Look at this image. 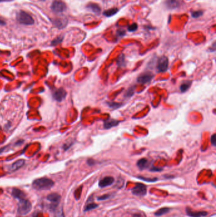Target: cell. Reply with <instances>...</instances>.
<instances>
[{
  "mask_svg": "<svg viewBox=\"0 0 216 217\" xmlns=\"http://www.w3.org/2000/svg\"><path fill=\"white\" fill-rule=\"evenodd\" d=\"M25 164V160L24 159H19V160H17V161H15V163H14L12 164V166L10 167V171H17L18 170L19 168H22L24 165Z\"/></svg>",
  "mask_w": 216,
  "mask_h": 217,
  "instance_id": "2e32d148",
  "label": "cell"
},
{
  "mask_svg": "<svg viewBox=\"0 0 216 217\" xmlns=\"http://www.w3.org/2000/svg\"><path fill=\"white\" fill-rule=\"evenodd\" d=\"M168 66H169V60L167 57L162 56L158 60L157 69L159 72H166L168 68Z\"/></svg>",
  "mask_w": 216,
  "mask_h": 217,
  "instance_id": "52a82bcc",
  "label": "cell"
},
{
  "mask_svg": "<svg viewBox=\"0 0 216 217\" xmlns=\"http://www.w3.org/2000/svg\"><path fill=\"white\" fill-rule=\"evenodd\" d=\"M119 121L116 120V119H107L104 121V128H105L106 130H108L110 129L113 127H115L119 125Z\"/></svg>",
  "mask_w": 216,
  "mask_h": 217,
  "instance_id": "5bb4252c",
  "label": "cell"
},
{
  "mask_svg": "<svg viewBox=\"0 0 216 217\" xmlns=\"http://www.w3.org/2000/svg\"><path fill=\"white\" fill-rule=\"evenodd\" d=\"M119 12V9L117 8H114L108 9L104 12V15L107 17H110L115 15Z\"/></svg>",
  "mask_w": 216,
  "mask_h": 217,
  "instance_id": "d6986e66",
  "label": "cell"
},
{
  "mask_svg": "<svg viewBox=\"0 0 216 217\" xmlns=\"http://www.w3.org/2000/svg\"><path fill=\"white\" fill-rule=\"evenodd\" d=\"M6 24V22L4 21L3 20L1 19L0 18V25H2V26H5Z\"/></svg>",
  "mask_w": 216,
  "mask_h": 217,
  "instance_id": "d590c367",
  "label": "cell"
},
{
  "mask_svg": "<svg viewBox=\"0 0 216 217\" xmlns=\"http://www.w3.org/2000/svg\"><path fill=\"white\" fill-rule=\"evenodd\" d=\"M12 194L15 199L18 200L24 199L26 198V194L22 191L17 188H14L12 189Z\"/></svg>",
  "mask_w": 216,
  "mask_h": 217,
  "instance_id": "9a60e30c",
  "label": "cell"
},
{
  "mask_svg": "<svg viewBox=\"0 0 216 217\" xmlns=\"http://www.w3.org/2000/svg\"><path fill=\"white\" fill-rule=\"evenodd\" d=\"M138 29V25L135 23H134L132 24V25L129 26L128 27V30L130 32H134V31H135V30H136Z\"/></svg>",
  "mask_w": 216,
  "mask_h": 217,
  "instance_id": "f546056e",
  "label": "cell"
},
{
  "mask_svg": "<svg viewBox=\"0 0 216 217\" xmlns=\"http://www.w3.org/2000/svg\"><path fill=\"white\" fill-rule=\"evenodd\" d=\"M17 20L20 24L30 26L34 24V20L33 17L23 10H20L16 15Z\"/></svg>",
  "mask_w": 216,
  "mask_h": 217,
  "instance_id": "7a4b0ae2",
  "label": "cell"
},
{
  "mask_svg": "<svg viewBox=\"0 0 216 217\" xmlns=\"http://www.w3.org/2000/svg\"><path fill=\"white\" fill-rule=\"evenodd\" d=\"M86 8L90 10V11L92 12L94 14H95L96 15H100V12H101V8L100 6L96 4V3H89Z\"/></svg>",
  "mask_w": 216,
  "mask_h": 217,
  "instance_id": "e0dca14e",
  "label": "cell"
},
{
  "mask_svg": "<svg viewBox=\"0 0 216 217\" xmlns=\"http://www.w3.org/2000/svg\"><path fill=\"white\" fill-rule=\"evenodd\" d=\"M182 3V0H166V6L167 8L173 10L180 7Z\"/></svg>",
  "mask_w": 216,
  "mask_h": 217,
  "instance_id": "7c38bea8",
  "label": "cell"
},
{
  "mask_svg": "<svg viewBox=\"0 0 216 217\" xmlns=\"http://www.w3.org/2000/svg\"><path fill=\"white\" fill-rule=\"evenodd\" d=\"M98 206V205L95 203H92V202H88V203L86 204V205L84 206V211L86 212V211H91L92 210H94L95 208H96Z\"/></svg>",
  "mask_w": 216,
  "mask_h": 217,
  "instance_id": "44dd1931",
  "label": "cell"
},
{
  "mask_svg": "<svg viewBox=\"0 0 216 217\" xmlns=\"http://www.w3.org/2000/svg\"><path fill=\"white\" fill-rule=\"evenodd\" d=\"M186 213L190 217H203L208 215L207 211H193L189 208H186Z\"/></svg>",
  "mask_w": 216,
  "mask_h": 217,
  "instance_id": "4fadbf2b",
  "label": "cell"
},
{
  "mask_svg": "<svg viewBox=\"0 0 216 217\" xmlns=\"http://www.w3.org/2000/svg\"><path fill=\"white\" fill-rule=\"evenodd\" d=\"M153 78V74L151 72H147L141 74L137 79V81L141 84H147L150 82Z\"/></svg>",
  "mask_w": 216,
  "mask_h": 217,
  "instance_id": "ba28073f",
  "label": "cell"
},
{
  "mask_svg": "<svg viewBox=\"0 0 216 217\" xmlns=\"http://www.w3.org/2000/svg\"><path fill=\"white\" fill-rule=\"evenodd\" d=\"M191 81H187L184 82L180 86V90L182 93L186 92L188 90V89L190 88L191 85Z\"/></svg>",
  "mask_w": 216,
  "mask_h": 217,
  "instance_id": "ffe728a7",
  "label": "cell"
},
{
  "mask_svg": "<svg viewBox=\"0 0 216 217\" xmlns=\"http://www.w3.org/2000/svg\"><path fill=\"white\" fill-rule=\"evenodd\" d=\"M125 63H126L125 57H124V55L121 54L117 59V64L119 67H124V66H125V64H126Z\"/></svg>",
  "mask_w": 216,
  "mask_h": 217,
  "instance_id": "603a6c76",
  "label": "cell"
},
{
  "mask_svg": "<svg viewBox=\"0 0 216 217\" xmlns=\"http://www.w3.org/2000/svg\"><path fill=\"white\" fill-rule=\"evenodd\" d=\"M132 194L135 195L143 197L147 194V187L145 185L141 183H136L135 187L131 189Z\"/></svg>",
  "mask_w": 216,
  "mask_h": 217,
  "instance_id": "8992f818",
  "label": "cell"
},
{
  "mask_svg": "<svg viewBox=\"0 0 216 217\" xmlns=\"http://www.w3.org/2000/svg\"><path fill=\"white\" fill-rule=\"evenodd\" d=\"M162 170V168H157V167H152L150 169V171H153V172H157V171H160Z\"/></svg>",
  "mask_w": 216,
  "mask_h": 217,
  "instance_id": "d6a6232c",
  "label": "cell"
},
{
  "mask_svg": "<svg viewBox=\"0 0 216 217\" xmlns=\"http://www.w3.org/2000/svg\"><path fill=\"white\" fill-rule=\"evenodd\" d=\"M53 24L58 29H63L66 27L67 23H68V20L67 18L65 17H60V18H54L52 20Z\"/></svg>",
  "mask_w": 216,
  "mask_h": 217,
  "instance_id": "30bf717a",
  "label": "cell"
},
{
  "mask_svg": "<svg viewBox=\"0 0 216 217\" xmlns=\"http://www.w3.org/2000/svg\"><path fill=\"white\" fill-rule=\"evenodd\" d=\"M67 95V92L65 90L62 88H58L55 90V91L53 92V97L54 99L58 102H61L66 97Z\"/></svg>",
  "mask_w": 216,
  "mask_h": 217,
  "instance_id": "9c48e42d",
  "label": "cell"
},
{
  "mask_svg": "<svg viewBox=\"0 0 216 217\" xmlns=\"http://www.w3.org/2000/svg\"><path fill=\"white\" fill-rule=\"evenodd\" d=\"M18 213L21 215H26L28 214L32 209V204L26 198L18 200Z\"/></svg>",
  "mask_w": 216,
  "mask_h": 217,
  "instance_id": "3957f363",
  "label": "cell"
},
{
  "mask_svg": "<svg viewBox=\"0 0 216 217\" xmlns=\"http://www.w3.org/2000/svg\"><path fill=\"white\" fill-rule=\"evenodd\" d=\"M107 105L112 109H118L119 107H120L122 105L121 104H119V103H116V102H107Z\"/></svg>",
  "mask_w": 216,
  "mask_h": 217,
  "instance_id": "d4e9b609",
  "label": "cell"
},
{
  "mask_svg": "<svg viewBox=\"0 0 216 217\" xmlns=\"http://www.w3.org/2000/svg\"><path fill=\"white\" fill-rule=\"evenodd\" d=\"M150 165L149 161L145 159V158H142L137 162V166L138 168L141 170H143L146 168H147Z\"/></svg>",
  "mask_w": 216,
  "mask_h": 217,
  "instance_id": "ac0fdd59",
  "label": "cell"
},
{
  "mask_svg": "<svg viewBox=\"0 0 216 217\" xmlns=\"http://www.w3.org/2000/svg\"><path fill=\"white\" fill-rule=\"evenodd\" d=\"M170 210H171V209L169 208H162L159 209L158 211H157L155 213V215L157 216H162L163 215L167 213Z\"/></svg>",
  "mask_w": 216,
  "mask_h": 217,
  "instance_id": "7402d4cb",
  "label": "cell"
},
{
  "mask_svg": "<svg viewBox=\"0 0 216 217\" xmlns=\"http://www.w3.org/2000/svg\"><path fill=\"white\" fill-rule=\"evenodd\" d=\"M63 39H64L63 37L58 36V37H57V38H55L54 40H53L52 41H51V44L52 45H53V46L57 45L60 44V43L62 42Z\"/></svg>",
  "mask_w": 216,
  "mask_h": 217,
  "instance_id": "4316f807",
  "label": "cell"
},
{
  "mask_svg": "<svg viewBox=\"0 0 216 217\" xmlns=\"http://www.w3.org/2000/svg\"><path fill=\"white\" fill-rule=\"evenodd\" d=\"M133 217H142L140 214H135L133 215Z\"/></svg>",
  "mask_w": 216,
  "mask_h": 217,
  "instance_id": "74e56055",
  "label": "cell"
},
{
  "mask_svg": "<svg viewBox=\"0 0 216 217\" xmlns=\"http://www.w3.org/2000/svg\"><path fill=\"white\" fill-rule=\"evenodd\" d=\"M117 34L119 36H124L125 34V32L123 31V30H119V31L117 32Z\"/></svg>",
  "mask_w": 216,
  "mask_h": 217,
  "instance_id": "e575fe53",
  "label": "cell"
},
{
  "mask_svg": "<svg viewBox=\"0 0 216 217\" xmlns=\"http://www.w3.org/2000/svg\"><path fill=\"white\" fill-rule=\"evenodd\" d=\"M203 14V12L202 10H197V11H194L191 12V16L193 18H198L201 17Z\"/></svg>",
  "mask_w": 216,
  "mask_h": 217,
  "instance_id": "83f0119b",
  "label": "cell"
},
{
  "mask_svg": "<svg viewBox=\"0 0 216 217\" xmlns=\"http://www.w3.org/2000/svg\"><path fill=\"white\" fill-rule=\"evenodd\" d=\"M210 142L212 144V146H215L216 144V135L215 134H214V135H212L211 138H210Z\"/></svg>",
  "mask_w": 216,
  "mask_h": 217,
  "instance_id": "1f68e13d",
  "label": "cell"
},
{
  "mask_svg": "<svg viewBox=\"0 0 216 217\" xmlns=\"http://www.w3.org/2000/svg\"><path fill=\"white\" fill-rule=\"evenodd\" d=\"M51 9L55 14H61L65 11L67 6L61 0H53L51 5Z\"/></svg>",
  "mask_w": 216,
  "mask_h": 217,
  "instance_id": "277c9868",
  "label": "cell"
},
{
  "mask_svg": "<svg viewBox=\"0 0 216 217\" xmlns=\"http://www.w3.org/2000/svg\"><path fill=\"white\" fill-rule=\"evenodd\" d=\"M134 93H135V86H133V87H131L128 89V90L126 92V94H125V97L126 98H129V97H131L133 95H134Z\"/></svg>",
  "mask_w": 216,
  "mask_h": 217,
  "instance_id": "484cf974",
  "label": "cell"
},
{
  "mask_svg": "<svg viewBox=\"0 0 216 217\" xmlns=\"http://www.w3.org/2000/svg\"><path fill=\"white\" fill-rule=\"evenodd\" d=\"M87 163H88V165H89V166H92V165L95 164V161L93 159H89L87 161Z\"/></svg>",
  "mask_w": 216,
  "mask_h": 217,
  "instance_id": "836d02e7",
  "label": "cell"
},
{
  "mask_svg": "<svg viewBox=\"0 0 216 217\" xmlns=\"http://www.w3.org/2000/svg\"><path fill=\"white\" fill-rule=\"evenodd\" d=\"M54 211H55L54 217H65L62 208H60L59 209L57 208Z\"/></svg>",
  "mask_w": 216,
  "mask_h": 217,
  "instance_id": "cb8c5ba5",
  "label": "cell"
},
{
  "mask_svg": "<svg viewBox=\"0 0 216 217\" xmlns=\"http://www.w3.org/2000/svg\"><path fill=\"white\" fill-rule=\"evenodd\" d=\"M138 179H139L143 181L148 182H155L158 180V179H157V178L149 179V178H145V177H138Z\"/></svg>",
  "mask_w": 216,
  "mask_h": 217,
  "instance_id": "f1b7e54d",
  "label": "cell"
},
{
  "mask_svg": "<svg viewBox=\"0 0 216 217\" xmlns=\"http://www.w3.org/2000/svg\"><path fill=\"white\" fill-rule=\"evenodd\" d=\"M114 182V179L112 177H105L99 181L98 185L100 188H104L112 185Z\"/></svg>",
  "mask_w": 216,
  "mask_h": 217,
  "instance_id": "8fae6325",
  "label": "cell"
},
{
  "mask_svg": "<svg viewBox=\"0 0 216 217\" xmlns=\"http://www.w3.org/2000/svg\"><path fill=\"white\" fill-rule=\"evenodd\" d=\"M110 198V194H105V195H103L100 196V197H99L98 198V201H104L107 199H109Z\"/></svg>",
  "mask_w": 216,
  "mask_h": 217,
  "instance_id": "4dcf8cb0",
  "label": "cell"
},
{
  "mask_svg": "<svg viewBox=\"0 0 216 217\" xmlns=\"http://www.w3.org/2000/svg\"><path fill=\"white\" fill-rule=\"evenodd\" d=\"M12 1H14V0H0V2H9Z\"/></svg>",
  "mask_w": 216,
  "mask_h": 217,
  "instance_id": "8d00e7d4",
  "label": "cell"
},
{
  "mask_svg": "<svg viewBox=\"0 0 216 217\" xmlns=\"http://www.w3.org/2000/svg\"><path fill=\"white\" fill-rule=\"evenodd\" d=\"M54 182L48 178H40L35 180L32 184L33 189L37 191L49 190L54 185Z\"/></svg>",
  "mask_w": 216,
  "mask_h": 217,
  "instance_id": "6da1fadb",
  "label": "cell"
},
{
  "mask_svg": "<svg viewBox=\"0 0 216 217\" xmlns=\"http://www.w3.org/2000/svg\"><path fill=\"white\" fill-rule=\"evenodd\" d=\"M46 199L51 203L50 209L52 211H54L57 208L60 202L61 196L57 193H51L47 196Z\"/></svg>",
  "mask_w": 216,
  "mask_h": 217,
  "instance_id": "5b68a950",
  "label": "cell"
}]
</instances>
